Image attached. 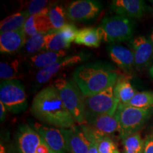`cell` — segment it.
<instances>
[{
	"label": "cell",
	"mask_w": 153,
	"mask_h": 153,
	"mask_svg": "<svg viewBox=\"0 0 153 153\" xmlns=\"http://www.w3.org/2000/svg\"><path fill=\"white\" fill-rule=\"evenodd\" d=\"M30 111L43 123L60 129L70 128L75 126V120L53 85L43 88L35 96Z\"/></svg>",
	"instance_id": "6da1fadb"
},
{
	"label": "cell",
	"mask_w": 153,
	"mask_h": 153,
	"mask_svg": "<svg viewBox=\"0 0 153 153\" xmlns=\"http://www.w3.org/2000/svg\"><path fill=\"white\" fill-rule=\"evenodd\" d=\"M118 72L110 65L91 62L76 68L73 73L76 85L85 97L100 93L116 85Z\"/></svg>",
	"instance_id": "7a4b0ae2"
},
{
	"label": "cell",
	"mask_w": 153,
	"mask_h": 153,
	"mask_svg": "<svg viewBox=\"0 0 153 153\" xmlns=\"http://www.w3.org/2000/svg\"><path fill=\"white\" fill-rule=\"evenodd\" d=\"M153 114V108H140L119 104L116 111V116L119 124L118 135L121 140L137 133L143 128Z\"/></svg>",
	"instance_id": "3957f363"
},
{
	"label": "cell",
	"mask_w": 153,
	"mask_h": 153,
	"mask_svg": "<svg viewBox=\"0 0 153 153\" xmlns=\"http://www.w3.org/2000/svg\"><path fill=\"white\" fill-rule=\"evenodd\" d=\"M53 86L58 91L62 102L75 122L79 125L86 123L85 98L76 83L72 80L59 78Z\"/></svg>",
	"instance_id": "277c9868"
},
{
	"label": "cell",
	"mask_w": 153,
	"mask_h": 153,
	"mask_svg": "<svg viewBox=\"0 0 153 153\" xmlns=\"http://www.w3.org/2000/svg\"><path fill=\"white\" fill-rule=\"evenodd\" d=\"M98 30L101 40L107 43L129 41L133 35L134 23L131 19L116 15L103 19Z\"/></svg>",
	"instance_id": "5b68a950"
},
{
	"label": "cell",
	"mask_w": 153,
	"mask_h": 153,
	"mask_svg": "<svg viewBox=\"0 0 153 153\" xmlns=\"http://www.w3.org/2000/svg\"><path fill=\"white\" fill-rule=\"evenodd\" d=\"M0 102L13 114L24 111L28 107V100L24 85L18 79L1 81Z\"/></svg>",
	"instance_id": "8992f818"
},
{
	"label": "cell",
	"mask_w": 153,
	"mask_h": 153,
	"mask_svg": "<svg viewBox=\"0 0 153 153\" xmlns=\"http://www.w3.org/2000/svg\"><path fill=\"white\" fill-rule=\"evenodd\" d=\"M114 86L95 95L85 97L86 114L115 116L119 102L115 98Z\"/></svg>",
	"instance_id": "52a82bcc"
},
{
	"label": "cell",
	"mask_w": 153,
	"mask_h": 153,
	"mask_svg": "<svg viewBox=\"0 0 153 153\" xmlns=\"http://www.w3.org/2000/svg\"><path fill=\"white\" fill-rule=\"evenodd\" d=\"M101 9V4L97 1L78 0L68 5L66 16L72 22H87L98 16Z\"/></svg>",
	"instance_id": "ba28073f"
},
{
	"label": "cell",
	"mask_w": 153,
	"mask_h": 153,
	"mask_svg": "<svg viewBox=\"0 0 153 153\" xmlns=\"http://www.w3.org/2000/svg\"><path fill=\"white\" fill-rule=\"evenodd\" d=\"M99 136L111 137L119 131V124L115 116L86 114V123Z\"/></svg>",
	"instance_id": "9c48e42d"
},
{
	"label": "cell",
	"mask_w": 153,
	"mask_h": 153,
	"mask_svg": "<svg viewBox=\"0 0 153 153\" xmlns=\"http://www.w3.org/2000/svg\"><path fill=\"white\" fill-rule=\"evenodd\" d=\"M87 57L88 55L85 53H79L78 55H70L63 57L51 65L38 70L36 74V81L40 85L46 83L61 70L74 65L79 64L87 59Z\"/></svg>",
	"instance_id": "30bf717a"
},
{
	"label": "cell",
	"mask_w": 153,
	"mask_h": 153,
	"mask_svg": "<svg viewBox=\"0 0 153 153\" xmlns=\"http://www.w3.org/2000/svg\"><path fill=\"white\" fill-rule=\"evenodd\" d=\"M43 141L39 134L30 126L23 124L19 127L16 135L19 153H38Z\"/></svg>",
	"instance_id": "8fae6325"
},
{
	"label": "cell",
	"mask_w": 153,
	"mask_h": 153,
	"mask_svg": "<svg viewBox=\"0 0 153 153\" xmlns=\"http://www.w3.org/2000/svg\"><path fill=\"white\" fill-rule=\"evenodd\" d=\"M33 128L39 134L44 142L54 152L56 153H70L61 129L48 127L38 123L34 124Z\"/></svg>",
	"instance_id": "7c38bea8"
},
{
	"label": "cell",
	"mask_w": 153,
	"mask_h": 153,
	"mask_svg": "<svg viewBox=\"0 0 153 153\" xmlns=\"http://www.w3.org/2000/svg\"><path fill=\"white\" fill-rule=\"evenodd\" d=\"M129 45L134 55L137 70L146 68L153 55V47L149 38L143 36H137L130 41Z\"/></svg>",
	"instance_id": "4fadbf2b"
},
{
	"label": "cell",
	"mask_w": 153,
	"mask_h": 153,
	"mask_svg": "<svg viewBox=\"0 0 153 153\" xmlns=\"http://www.w3.org/2000/svg\"><path fill=\"white\" fill-rule=\"evenodd\" d=\"M70 153H87L91 143L87 139L79 126L61 129Z\"/></svg>",
	"instance_id": "5bb4252c"
},
{
	"label": "cell",
	"mask_w": 153,
	"mask_h": 153,
	"mask_svg": "<svg viewBox=\"0 0 153 153\" xmlns=\"http://www.w3.org/2000/svg\"><path fill=\"white\" fill-rule=\"evenodd\" d=\"M111 9L119 16L140 19L144 14L145 4L142 0H114Z\"/></svg>",
	"instance_id": "9a60e30c"
},
{
	"label": "cell",
	"mask_w": 153,
	"mask_h": 153,
	"mask_svg": "<svg viewBox=\"0 0 153 153\" xmlns=\"http://www.w3.org/2000/svg\"><path fill=\"white\" fill-rule=\"evenodd\" d=\"M27 38L24 30L6 32L0 35V51L1 53L13 54L24 47Z\"/></svg>",
	"instance_id": "2e32d148"
},
{
	"label": "cell",
	"mask_w": 153,
	"mask_h": 153,
	"mask_svg": "<svg viewBox=\"0 0 153 153\" xmlns=\"http://www.w3.org/2000/svg\"><path fill=\"white\" fill-rule=\"evenodd\" d=\"M111 60L120 69L129 72L135 66L134 55L131 50L119 45H111L107 48Z\"/></svg>",
	"instance_id": "e0dca14e"
},
{
	"label": "cell",
	"mask_w": 153,
	"mask_h": 153,
	"mask_svg": "<svg viewBox=\"0 0 153 153\" xmlns=\"http://www.w3.org/2000/svg\"><path fill=\"white\" fill-rule=\"evenodd\" d=\"M53 29L52 24L47 15L30 16L23 28L26 38L39 33H48Z\"/></svg>",
	"instance_id": "ac0fdd59"
},
{
	"label": "cell",
	"mask_w": 153,
	"mask_h": 153,
	"mask_svg": "<svg viewBox=\"0 0 153 153\" xmlns=\"http://www.w3.org/2000/svg\"><path fill=\"white\" fill-rule=\"evenodd\" d=\"M66 51H43L38 54L32 55L28 59L29 65L38 70L46 68L60 59L66 57Z\"/></svg>",
	"instance_id": "d6986e66"
},
{
	"label": "cell",
	"mask_w": 153,
	"mask_h": 153,
	"mask_svg": "<svg viewBox=\"0 0 153 153\" xmlns=\"http://www.w3.org/2000/svg\"><path fill=\"white\" fill-rule=\"evenodd\" d=\"M114 92L115 98L119 102V104H128L137 94L128 76L123 75L118 76L114 86Z\"/></svg>",
	"instance_id": "ffe728a7"
},
{
	"label": "cell",
	"mask_w": 153,
	"mask_h": 153,
	"mask_svg": "<svg viewBox=\"0 0 153 153\" xmlns=\"http://www.w3.org/2000/svg\"><path fill=\"white\" fill-rule=\"evenodd\" d=\"M29 16L27 11L25 10L7 17L0 24L1 33L23 29L25 23Z\"/></svg>",
	"instance_id": "44dd1931"
},
{
	"label": "cell",
	"mask_w": 153,
	"mask_h": 153,
	"mask_svg": "<svg viewBox=\"0 0 153 153\" xmlns=\"http://www.w3.org/2000/svg\"><path fill=\"white\" fill-rule=\"evenodd\" d=\"M101 38L98 28H85L79 30L74 43L87 47L99 48Z\"/></svg>",
	"instance_id": "7402d4cb"
},
{
	"label": "cell",
	"mask_w": 153,
	"mask_h": 153,
	"mask_svg": "<svg viewBox=\"0 0 153 153\" xmlns=\"http://www.w3.org/2000/svg\"><path fill=\"white\" fill-rule=\"evenodd\" d=\"M70 45L62 38L58 30L53 29L47 33L44 51H64L69 48Z\"/></svg>",
	"instance_id": "603a6c76"
},
{
	"label": "cell",
	"mask_w": 153,
	"mask_h": 153,
	"mask_svg": "<svg viewBox=\"0 0 153 153\" xmlns=\"http://www.w3.org/2000/svg\"><path fill=\"white\" fill-rule=\"evenodd\" d=\"M46 35L47 33H39L28 38L23 48L24 53L28 55H34L44 51Z\"/></svg>",
	"instance_id": "cb8c5ba5"
},
{
	"label": "cell",
	"mask_w": 153,
	"mask_h": 153,
	"mask_svg": "<svg viewBox=\"0 0 153 153\" xmlns=\"http://www.w3.org/2000/svg\"><path fill=\"white\" fill-rule=\"evenodd\" d=\"M123 153H143L145 140L137 133L129 135L122 140Z\"/></svg>",
	"instance_id": "d4e9b609"
},
{
	"label": "cell",
	"mask_w": 153,
	"mask_h": 153,
	"mask_svg": "<svg viewBox=\"0 0 153 153\" xmlns=\"http://www.w3.org/2000/svg\"><path fill=\"white\" fill-rule=\"evenodd\" d=\"M20 71V61L15 60L0 63V78L1 81L16 79Z\"/></svg>",
	"instance_id": "484cf974"
},
{
	"label": "cell",
	"mask_w": 153,
	"mask_h": 153,
	"mask_svg": "<svg viewBox=\"0 0 153 153\" xmlns=\"http://www.w3.org/2000/svg\"><path fill=\"white\" fill-rule=\"evenodd\" d=\"M127 105L140 108H153V91H145L137 93Z\"/></svg>",
	"instance_id": "4316f807"
},
{
	"label": "cell",
	"mask_w": 153,
	"mask_h": 153,
	"mask_svg": "<svg viewBox=\"0 0 153 153\" xmlns=\"http://www.w3.org/2000/svg\"><path fill=\"white\" fill-rule=\"evenodd\" d=\"M65 14L66 11L61 5H53L51 7L48 16L49 17L53 29H60L66 24Z\"/></svg>",
	"instance_id": "83f0119b"
},
{
	"label": "cell",
	"mask_w": 153,
	"mask_h": 153,
	"mask_svg": "<svg viewBox=\"0 0 153 153\" xmlns=\"http://www.w3.org/2000/svg\"><path fill=\"white\" fill-rule=\"evenodd\" d=\"M54 5L46 0H33L28 4L26 11L29 16L34 15H47L50 9Z\"/></svg>",
	"instance_id": "f1b7e54d"
},
{
	"label": "cell",
	"mask_w": 153,
	"mask_h": 153,
	"mask_svg": "<svg viewBox=\"0 0 153 153\" xmlns=\"http://www.w3.org/2000/svg\"><path fill=\"white\" fill-rule=\"evenodd\" d=\"M91 143L97 145L99 153H120L117 145L110 137H99Z\"/></svg>",
	"instance_id": "f546056e"
},
{
	"label": "cell",
	"mask_w": 153,
	"mask_h": 153,
	"mask_svg": "<svg viewBox=\"0 0 153 153\" xmlns=\"http://www.w3.org/2000/svg\"><path fill=\"white\" fill-rule=\"evenodd\" d=\"M58 31L68 43L71 44L75 40L79 30L74 24H66L60 29H58Z\"/></svg>",
	"instance_id": "4dcf8cb0"
},
{
	"label": "cell",
	"mask_w": 153,
	"mask_h": 153,
	"mask_svg": "<svg viewBox=\"0 0 153 153\" xmlns=\"http://www.w3.org/2000/svg\"><path fill=\"white\" fill-rule=\"evenodd\" d=\"M143 153H153V134L148 135L145 138Z\"/></svg>",
	"instance_id": "1f68e13d"
},
{
	"label": "cell",
	"mask_w": 153,
	"mask_h": 153,
	"mask_svg": "<svg viewBox=\"0 0 153 153\" xmlns=\"http://www.w3.org/2000/svg\"><path fill=\"white\" fill-rule=\"evenodd\" d=\"M7 109L6 108L4 105L2 103L0 102V120L2 122L3 120H4L6 117V113H7Z\"/></svg>",
	"instance_id": "d6a6232c"
},
{
	"label": "cell",
	"mask_w": 153,
	"mask_h": 153,
	"mask_svg": "<svg viewBox=\"0 0 153 153\" xmlns=\"http://www.w3.org/2000/svg\"><path fill=\"white\" fill-rule=\"evenodd\" d=\"M87 153H99L98 151V149H97V145L94 143H91L90 144V146H89V150H88Z\"/></svg>",
	"instance_id": "836d02e7"
},
{
	"label": "cell",
	"mask_w": 153,
	"mask_h": 153,
	"mask_svg": "<svg viewBox=\"0 0 153 153\" xmlns=\"http://www.w3.org/2000/svg\"><path fill=\"white\" fill-rule=\"evenodd\" d=\"M149 40H150L151 43H152V45L153 47V30L152 31V33H151L150 36V38H149Z\"/></svg>",
	"instance_id": "e575fe53"
},
{
	"label": "cell",
	"mask_w": 153,
	"mask_h": 153,
	"mask_svg": "<svg viewBox=\"0 0 153 153\" xmlns=\"http://www.w3.org/2000/svg\"><path fill=\"white\" fill-rule=\"evenodd\" d=\"M150 73L151 74V76L153 77V65L152 66V68H150Z\"/></svg>",
	"instance_id": "d590c367"
},
{
	"label": "cell",
	"mask_w": 153,
	"mask_h": 153,
	"mask_svg": "<svg viewBox=\"0 0 153 153\" xmlns=\"http://www.w3.org/2000/svg\"><path fill=\"white\" fill-rule=\"evenodd\" d=\"M151 2H152V8H153V0H152V1H151Z\"/></svg>",
	"instance_id": "8d00e7d4"
}]
</instances>
